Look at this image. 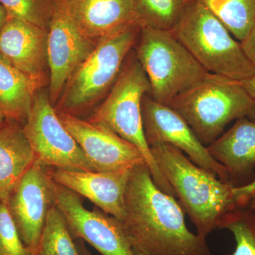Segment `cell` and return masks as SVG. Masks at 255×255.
<instances>
[{
  "label": "cell",
  "instance_id": "1",
  "mask_svg": "<svg viewBox=\"0 0 255 255\" xmlns=\"http://www.w3.org/2000/svg\"><path fill=\"white\" fill-rule=\"evenodd\" d=\"M122 223L132 248L148 255H213L206 238L188 229L182 206L155 185L146 164L130 170Z\"/></svg>",
  "mask_w": 255,
  "mask_h": 255
},
{
  "label": "cell",
  "instance_id": "2",
  "mask_svg": "<svg viewBox=\"0 0 255 255\" xmlns=\"http://www.w3.org/2000/svg\"><path fill=\"white\" fill-rule=\"evenodd\" d=\"M149 147L196 233L206 238L219 229L225 216L238 208L233 196L234 187L196 165L173 145L158 142Z\"/></svg>",
  "mask_w": 255,
  "mask_h": 255
},
{
  "label": "cell",
  "instance_id": "3",
  "mask_svg": "<svg viewBox=\"0 0 255 255\" xmlns=\"http://www.w3.org/2000/svg\"><path fill=\"white\" fill-rule=\"evenodd\" d=\"M168 106L182 116L206 147L233 121L248 118L255 122V99L241 82L217 74L208 73Z\"/></svg>",
  "mask_w": 255,
  "mask_h": 255
},
{
  "label": "cell",
  "instance_id": "4",
  "mask_svg": "<svg viewBox=\"0 0 255 255\" xmlns=\"http://www.w3.org/2000/svg\"><path fill=\"white\" fill-rule=\"evenodd\" d=\"M126 62L105 102L87 121L110 129L135 146L143 156L155 185L166 194L176 197L174 189L161 172L146 141L142 102L144 96L150 94V82L136 55Z\"/></svg>",
  "mask_w": 255,
  "mask_h": 255
},
{
  "label": "cell",
  "instance_id": "5",
  "mask_svg": "<svg viewBox=\"0 0 255 255\" xmlns=\"http://www.w3.org/2000/svg\"><path fill=\"white\" fill-rule=\"evenodd\" d=\"M172 32L209 73L239 82L255 75L241 43L200 0L193 1Z\"/></svg>",
  "mask_w": 255,
  "mask_h": 255
},
{
  "label": "cell",
  "instance_id": "6",
  "mask_svg": "<svg viewBox=\"0 0 255 255\" xmlns=\"http://www.w3.org/2000/svg\"><path fill=\"white\" fill-rule=\"evenodd\" d=\"M135 55L150 82L149 95L164 105L209 73L172 31L142 26Z\"/></svg>",
  "mask_w": 255,
  "mask_h": 255
},
{
  "label": "cell",
  "instance_id": "7",
  "mask_svg": "<svg viewBox=\"0 0 255 255\" xmlns=\"http://www.w3.org/2000/svg\"><path fill=\"white\" fill-rule=\"evenodd\" d=\"M140 30L141 26H130L99 42L69 79L56 112L76 116L111 90Z\"/></svg>",
  "mask_w": 255,
  "mask_h": 255
},
{
  "label": "cell",
  "instance_id": "8",
  "mask_svg": "<svg viewBox=\"0 0 255 255\" xmlns=\"http://www.w3.org/2000/svg\"><path fill=\"white\" fill-rule=\"evenodd\" d=\"M23 131L36 160L43 165L65 170L95 171L46 95L36 93Z\"/></svg>",
  "mask_w": 255,
  "mask_h": 255
},
{
  "label": "cell",
  "instance_id": "9",
  "mask_svg": "<svg viewBox=\"0 0 255 255\" xmlns=\"http://www.w3.org/2000/svg\"><path fill=\"white\" fill-rule=\"evenodd\" d=\"M55 206L75 240L86 242L102 255H135L122 221L99 208L87 209L76 193L56 184Z\"/></svg>",
  "mask_w": 255,
  "mask_h": 255
},
{
  "label": "cell",
  "instance_id": "10",
  "mask_svg": "<svg viewBox=\"0 0 255 255\" xmlns=\"http://www.w3.org/2000/svg\"><path fill=\"white\" fill-rule=\"evenodd\" d=\"M56 183L46 166L35 161L6 201L21 241L35 255L49 210L55 206Z\"/></svg>",
  "mask_w": 255,
  "mask_h": 255
},
{
  "label": "cell",
  "instance_id": "11",
  "mask_svg": "<svg viewBox=\"0 0 255 255\" xmlns=\"http://www.w3.org/2000/svg\"><path fill=\"white\" fill-rule=\"evenodd\" d=\"M96 46L79 31L63 0H53L47 43L49 99L53 106L60 98L74 72L91 54Z\"/></svg>",
  "mask_w": 255,
  "mask_h": 255
},
{
  "label": "cell",
  "instance_id": "12",
  "mask_svg": "<svg viewBox=\"0 0 255 255\" xmlns=\"http://www.w3.org/2000/svg\"><path fill=\"white\" fill-rule=\"evenodd\" d=\"M142 117L148 145L165 142L182 151L196 165L229 183L227 170L210 154L184 118L169 106L152 100L147 94L142 102Z\"/></svg>",
  "mask_w": 255,
  "mask_h": 255
},
{
  "label": "cell",
  "instance_id": "13",
  "mask_svg": "<svg viewBox=\"0 0 255 255\" xmlns=\"http://www.w3.org/2000/svg\"><path fill=\"white\" fill-rule=\"evenodd\" d=\"M58 114L60 122L78 142L95 171L131 169L146 164L135 146L110 129L72 114L63 112Z\"/></svg>",
  "mask_w": 255,
  "mask_h": 255
},
{
  "label": "cell",
  "instance_id": "14",
  "mask_svg": "<svg viewBox=\"0 0 255 255\" xmlns=\"http://www.w3.org/2000/svg\"><path fill=\"white\" fill-rule=\"evenodd\" d=\"M46 168L56 184L86 198L119 221L123 220L126 187L132 169L98 172Z\"/></svg>",
  "mask_w": 255,
  "mask_h": 255
},
{
  "label": "cell",
  "instance_id": "15",
  "mask_svg": "<svg viewBox=\"0 0 255 255\" xmlns=\"http://www.w3.org/2000/svg\"><path fill=\"white\" fill-rule=\"evenodd\" d=\"M79 31L96 44L132 26H140L131 0H63Z\"/></svg>",
  "mask_w": 255,
  "mask_h": 255
},
{
  "label": "cell",
  "instance_id": "16",
  "mask_svg": "<svg viewBox=\"0 0 255 255\" xmlns=\"http://www.w3.org/2000/svg\"><path fill=\"white\" fill-rule=\"evenodd\" d=\"M48 32L15 18H7L0 31V54L43 85L45 66L48 63Z\"/></svg>",
  "mask_w": 255,
  "mask_h": 255
},
{
  "label": "cell",
  "instance_id": "17",
  "mask_svg": "<svg viewBox=\"0 0 255 255\" xmlns=\"http://www.w3.org/2000/svg\"><path fill=\"white\" fill-rule=\"evenodd\" d=\"M207 148L211 156L227 170L229 183L233 187H243L255 180L254 121L238 119Z\"/></svg>",
  "mask_w": 255,
  "mask_h": 255
},
{
  "label": "cell",
  "instance_id": "18",
  "mask_svg": "<svg viewBox=\"0 0 255 255\" xmlns=\"http://www.w3.org/2000/svg\"><path fill=\"white\" fill-rule=\"evenodd\" d=\"M36 161L23 128H0V201L6 202L15 186Z\"/></svg>",
  "mask_w": 255,
  "mask_h": 255
},
{
  "label": "cell",
  "instance_id": "19",
  "mask_svg": "<svg viewBox=\"0 0 255 255\" xmlns=\"http://www.w3.org/2000/svg\"><path fill=\"white\" fill-rule=\"evenodd\" d=\"M42 85L0 54V107L5 119L24 124Z\"/></svg>",
  "mask_w": 255,
  "mask_h": 255
},
{
  "label": "cell",
  "instance_id": "20",
  "mask_svg": "<svg viewBox=\"0 0 255 255\" xmlns=\"http://www.w3.org/2000/svg\"><path fill=\"white\" fill-rule=\"evenodd\" d=\"M195 0H131L140 26L172 31Z\"/></svg>",
  "mask_w": 255,
  "mask_h": 255
},
{
  "label": "cell",
  "instance_id": "21",
  "mask_svg": "<svg viewBox=\"0 0 255 255\" xmlns=\"http://www.w3.org/2000/svg\"><path fill=\"white\" fill-rule=\"evenodd\" d=\"M240 42L255 21V0H200Z\"/></svg>",
  "mask_w": 255,
  "mask_h": 255
},
{
  "label": "cell",
  "instance_id": "22",
  "mask_svg": "<svg viewBox=\"0 0 255 255\" xmlns=\"http://www.w3.org/2000/svg\"><path fill=\"white\" fill-rule=\"evenodd\" d=\"M75 240L63 214L53 206L48 211L35 255H80Z\"/></svg>",
  "mask_w": 255,
  "mask_h": 255
},
{
  "label": "cell",
  "instance_id": "23",
  "mask_svg": "<svg viewBox=\"0 0 255 255\" xmlns=\"http://www.w3.org/2000/svg\"><path fill=\"white\" fill-rule=\"evenodd\" d=\"M219 229L232 233L236 246L232 255H255V211L237 208L228 213Z\"/></svg>",
  "mask_w": 255,
  "mask_h": 255
},
{
  "label": "cell",
  "instance_id": "24",
  "mask_svg": "<svg viewBox=\"0 0 255 255\" xmlns=\"http://www.w3.org/2000/svg\"><path fill=\"white\" fill-rule=\"evenodd\" d=\"M7 18H15L48 30L53 0H0Z\"/></svg>",
  "mask_w": 255,
  "mask_h": 255
},
{
  "label": "cell",
  "instance_id": "25",
  "mask_svg": "<svg viewBox=\"0 0 255 255\" xmlns=\"http://www.w3.org/2000/svg\"><path fill=\"white\" fill-rule=\"evenodd\" d=\"M0 255H33L21 241L4 201H0Z\"/></svg>",
  "mask_w": 255,
  "mask_h": 255
},
{
  "label": "cell",
  "instance_id": "26",
  "mask_svg": "<svg viewBox=\"0 0 255 255\" xmlns=\"http://www.w3.org/2000/svg\"><path fill=\"white\" fill-rule=\"evenodd\" d=\"M254 194H255V179L253 182L247 185L234 187L233 189V196L238 208L248 207L250 199Z\"/></svg>",
  "mask_w": 255,
  "mask_h": 255
},
{
  "label": "cell",
  "instance_id": "27",
  "mask_svg": "<svg viewBox=\"0 0 255 255\" xmlns=\"http://www.w3.org/2000/svg\"><path fill=\"white\" fill-rule=\"evenodd\" d=\"M240 43L247 58L255 67V21L246 38Z\"/></svg>",
  "mask_w": 255,
  "mask_h": 255
},
{
  "label": "cell",
  "instance_id": "28",
  "mask_svg": "<svg viewBox=\"0 0 255 255\" xmlns=\"http://www.w3.org/2000/svg\"><path fill=\"white\" fill-rule=\"evenodd\" d=\"M241 82L248 93L255 99V74L251 78L246 79Z\"/></svg>",
  "mask_w": 255,
  "mask_h": 255
},
{
  "label": "cell",
  "instance_id": "29",
  "mask_svg": "<svg viewBox=\"0 0 255 255\" xmlns=\"http://www.w3.org/2000/svg\"><path fill=\"white\" fill-rule=\"evenodd\" d=\"M77 246H78L79 253L80 255H93L92 254L91 252L87 249L85 246L84 241L80 239H76Z\"/></svg>",
  "mask_w": 255,
  "mask_h": 255
},
{
  "label": "cell",
  "instance_id": "30",
  "mask_svg": "<svg viewBox=\"0 0 255 255\" xmlns=\"http://www.w3.org/2000/svg\"><path fill=\"white\" fill-rule=\"evenodd\" d=\"M6 20H7V14H6V10L4 6L0 4V31H1L3 26L6 23Z\"/></svg>",
  "mask_w": 255,
  "mask_h": 255
},
{
  "label": "cell",
  "instance_id": "31",
  "mask_svg": "<svg viewBox=\"0 0 255 255\" xmlns=\"http://www.w3.org/2000/svg\"><path fill=\"white\" fill-rule=\"evenodd\" d=\"M248 207L255 211V194L252 196L251 199H250Z\"/></svg>",
  "mask_w": 255,
  "mask_h": 255
},
{
  "label": "cell",
  "instance_id": "32",
  "mask_svg": "<svg viewBox=\"0 0 255 255\" xmlns=\"http://www.w3.org/2000/svg\"><path fill=\"white\" fill-rule=\"evenodd\" d=\"M4 116L3 114L2 111L1 110V107H0V128L2 127V126L4 124Z\"/></svg>",
  "mask_w": 255,
  "mask_h": 255
},
{
  "label": "cell",
  "instance_id": "33",
  "mask_svg": "<svg viewBox=\"0 0 255 255\" xmlns=\"http://www.w3.org/2000/svg\"><path fill=\"white\" fill-rule=\"evenodd\" d=\"M134 255H148L143 252L138 251V250L133 249Z\"/></svg>",
  "mask_w": 255,
  "mask_h": 255
}]
</instances>
